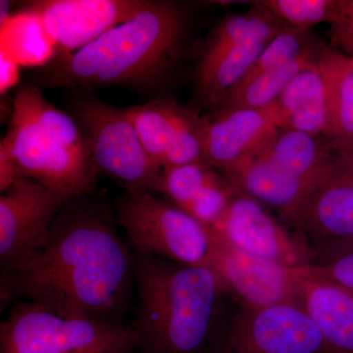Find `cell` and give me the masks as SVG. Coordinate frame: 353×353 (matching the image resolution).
I'll use <instances>...</instances> for the list:
<instances>
[{"label": "cell", "mask_w": 353, "mask_h": 353, "mask_svg": "<svg viewBox=\"0 0 353 353\" xmlns=\"http://www.w3.org/2000/svg\"><path fill=\"white\" fill-rule=\"evenodd\" d=\"M238 192L219 170L199 161L164 169L160 194L211 227Z\"/></svg>", "instance_id": "2e32d148"}, {"label": "cell", "mask_w": 353, "mask_h": 353, "mask_svg": "<svg viewBox=\"0 0 353 353\" xmlns=\"http://www.w3.org/2000/svg\"><path fill=\"white\" fill-rule=\"evenodd\" d=\"M85 196L67 202L43 250L1 273V305L20 297L59 314L125 324L134 288L132 252L108 209Z\"/></svg>", "instance_id": "6da1fadb"}, {"label": "cell", "mask_w": 353, "mask_h": 353, "mask_svg": "<svg viewBox=\"0 0 353 353\" xmlns=\"http://www.w3.org/2000/svg\"><path fill=\"white\" fill-rule=\"evenodd\" d=\"M161 169L203 161L208 116L169 99L122 108Z\"/></svg>", "instance_id": "8fae6325"}, {"label": "cell", "mask_w": 353, "mask_h": 353, "mask_svg": "<svg viewBox=\"0 0 353 353\" xmlns=\"http://www.w3.org/2000/svg\"><path fill=\"white\" fill-rule=\"evenodd\" d=\"M1 50L24 66H46L54 58V43L41 20L19 11L1 28Z\"/></svg>", "instance_id": "cb8c5ba5"}, {"label": "cell", "mask_w": 353, "mask_h": 353, "mask_svg": "<svg viewBox=\"0 0 353 353\" xmlns=\"http://www.w3.org/2000/svg\"><path fill=\"white\" fill-rule=\"evenodd\" d=\"M318 65L326 85L327 139L334 150H353V60L325 43Z\"/></svg>", "instance_id": "7402d4cb"}, {"label": "cell", "mask_w": 353, "mask_h": 353, "mask_svg": "<svg viewBox=\"0 0 353 353\" xmlns=\"http://www.w3.org/2000/svg\"><path fill=\"white\" fill-rule=\"evenodd\" d=\"M117 212L134 252L188 266H208L214 245L210 228L167 199L127 192L117 202Z\"/></svg>", "instance_id": "8992f818"}, {"label": "cell", "mask_w": 353, "mask_h": 353, "mask_svg": "<svg viewBox=\"0 0 353 353\" xmlns=\"http://www.w3.org/2000/svg\"><path fill=\"white\" fill-rule=\"evenodd\" d=\"M213 234V233H212ZM208 266L225 292L252 307L296 304L307 267L292 268L254 256L216 238Z\"/></svg>", "instance_id": "7c38bea8"}, {"label": "cell", "mask_w": 353, "mask_h": 353, "mask_svg": "<svg viewBox=\"0 0 353 353\" xmlns=\"http://www.w3.org/2000/svg\"><path fill=\"white\" fill-rule=\"evenodd\" d=\"M248 4L270 14L284 29L311 30L323 23L331 24L339 0H256Z\"/></svg>", "instance_id": "d4e9b609"}, {"label": "cell", "mask_w": 353, "mask_h": 353, "mask_svg": "<svg viewBox=\"0 0 353 353\" xmlns=\"http://www.w3.org/2000/svg\"><path fill=\"white\" fill-rule=\"evenodd\" d=\"M206 353H331L296 304L252 307L239 303L216 317Z\"/></svg>", "instance_id": "52a82bcc"}, {"label": "cell", "mask_w": 353, "mask_h": 353, "mask_svg": "<svg viewBox=\"0 0 353 353\" xmlns=\"http://www.w3.org/2000/svg\"><path fill=\"white\" fill-rule=\"evenodd\" d=\"M328 38L329 46L353 60V0H339Z\"/></svg>", "instance_id": "f1b7e54d"}, {"label": "cell", "mask_w": 353, "mask_h": 353, "mask_svg": "<svg viewBox=\"0 0 353 353\" xmlns=\"http://www.w3.org/2000/svg\"><path fill=\"white\" fill-rule=\"evenodd\" d=\"M176 4L148 1L132 19L72 53H57L39 73L48 88L153 90L170 73L185 36Z\"/></svg>", "instance_id": "7a4b0ae2"}, {"label": "cell", "mask_w": 353, "mask_h": 353, "mask_svg": "<svg viewBox=\"0 0 353 353\" xmlns=\"http://www.w3.org/2000/svg\"><path fill=\"white\" fill-rule=\"evenodd\" d=\"M250 19V10L223 18L209 34L196 71L208 68L225 51L232 48L245 34Z\"/></svg>", "instance_id": "4316f807"}, {"label": "cell", "mask_w": 353, "mask_h": 353, "mask_svg": "<svg viewBox=\"0 0 353 353\" xmlns=\"http://www.w3.org/2000/svg\"><path fill=\"white\" fill-rule=\"evenodd\" d=\"M132 325L66 316L30 301L13 306L0 324V353H134Z\"/></svg>", "instance_id": "5b68a950"}, {"label": "cell", "mask_w": 353, "mask_h": 353, "mask_svg": "<svg viewBox=\"0 0 353 353\" xmlns=\"http://www.w3.org/2000/svg\"><path fill=\"white\" fill-rule=\"evenodd\" d=\"M209 228L220 241L254 256L292 268L312 263L299 236L280 224L261 203L241 192Z\"/></svg>", "instance_id": "4fadbf2b"}, {"label": "cell", "mask_w": 353, "mask_h": 353, "mask_svg": "<svg viewBox=\"0 0 353 353\" xmlns=\"http://www.w3.org/2000/svg\"><path fill=\"white\" fill-rule=\"evenodd\" d=\"M139 353H206L225 290L209 266L132 250Z\"/></svg>", "instance_id": "3957f363"}, {"label": "cell", "mask_w": 353, "mask_h": 353, "mask_svg": "<svg viewBox=\"0 0 353 353\" xmlns=\"http://www.w3.org/2000/svg\"><path fill=\"white\" fill-rule=\"evenodd\" d=\"M296 305L312 320L331 353H353V294L306 271Z\"/></svg>", "instance_id": "d6986e66"}, {"label": "cell", "mask_w": 353, "mask_h": 353, "mask_svg": "<svg viewBox=\"0 0 353 353\" xmlns=\"http://www.w3.org/2000/svg\"><path fill=\"white\" fill-rule=\"evenodd\" d=\"M299 236L312 263L353 246V150H334L331 167L292 213L281 219Z\"/></svg>", "instance_id": "9c48e42d"}, {"label": "cell", "mask_w": 353, "mask_h": 353, "mask_svg": "<svg viewBox=\"0 0 353 353\" xmlns=\"http://www.w3.org/2000/svg\"><path fill=\"white\" fill-rule=\"evenodd\" d=\"M250 10V23L243 36L208 68L196 71L197 92L203 105L213 111L248 76L267 44L284 30L266 11L254 7Z\"/></svg>", "instance_id": "9a60e30c"}, {"label": "cell", "mask_w": 353, "mask_h": 353, "mask_svg": "<svg viewBox=\"0 0 353 353\" xmlns=\"http://www.w3.org/2000/svg\"><path fill=\"white\" fill-rule=\"evenodd\" d=\"M12 6V2L8 1V0H1L0 1V27H4L10 19L11 7Z\"/></svg>", "instance_id": "1f68e13d"}, {"label": "cell", "mask_w": 353, "mask_h": 353, "mask_svg": "<svg viewBox=\"0 0 353 353\" xmlns=\"http://www.w3.org/2000/svg\"><path fill=\"white\" fill-rule=\"evenodd\" d=\"M320 43L312 30L284 29L267 44L248 76L289 64Z\"/></svg>", "instance_id": "484cf974"}, {"label": "cell", "mask_w": 353, "mask_h": 353, "mask_svg": "<svg viewBox=\"0 0 353 353\" xmlns=\"http://www.w3.org/2000/svg\"><path fill=\"white\" fill-rule=\"evenodd\" d=\"M0 66H1L0 90H1V94H4L19 80V64L10 55L7 54L6 51L1 50Z\"/></svg>", "instance_id": "4dcf8cb0"}, {"label": "cell", "mask_w": 353, "mask_h": 353, "mask_svg": "<svg viewBox=\"0 0 353 353\" xmlns=\"http://www.w3.org/2000/svg\"><path fill=\"white\" fill-rule=\"evenodd\" d=\"M208 119L203 161L219 171L259 150L278 130L266 108L219 109Z\"/></svg>", "instance_id": "ac0fdd59"}, {"label": "cell", "mask_w": 353, "mask_h": 353, "mask_svg": "<svg viewBox=\"0 0 353 353\" xmlns=\"http://www.w3.org/2000/svg\"><path fill=\"white\" fill-rule=\"evenodd\" d=\"M20 176L10 148L6 141L1 139V143H0V190L1 192L10 189Z\"/></svg>", "instance_id": "f546056e"}, {"label": "cell", "mask_w": 353, "mask_h": 353, "mask_svg": "<svg viewBox=\"0 0 353 353\" xmlns=\"http://www.w3.org/2000/svg\"><path fill=\"white\" fill-rule=\"evenodd\" d=\"M2 139L10 148L21 176L71 197L94 192L97 168L87 134L36 85H26L16 94Z\"/></svg>", "instance_id": "277c9868"}, {"label": "cell", "mask_w": 353, "mask_h": 353, "mask_svg": "<svg viewBox=\"0 0 353 353\" xmlns=\"http://www.w3.org/2000/svg\"><path fill=\"white\" fill-rule=\"evenodd\" d=\"M220 172L241 194L277 211L281 219L292 213L316 187L290 175L260 148Z\"/></svg>", "instance_id": "e0dca14e"}, {"label": "cell", "mask_w": 353, "mask_h": 353, "mask_svg": "<svg viewBox=\"0 0 353 353\" xmlns=\"http://www.w3.org/2000/svg\"><path fill=\"white\" fill-rule=\"evenodd\" d=\"M134 353H139V352H134Z\"/></svg>", "instance_id": "d6a6232c"}, {"label": "cell", "mask_w": 353, "mask_h": 353, "mask_svg": "<svg viewBox=\"0 0 353 353\" xmlns=\"http://www.w3.org/2000/svg\"><path fill=\"white\" fill-rule=\"evenodd\" d=\"M266 109L278 129L296 130L327 138L326 85L318 58L297 74Z\"/></svg>", "instance_id": "ffe728a7"}, {"label": "cell", "mask_w": 353, "mask_h": 353, "mask_svg": "<svg viewBox=\"0 0 353 353\" xmlns=\"http://www.w3.org/2000/svg\"><path fill=\"white\" fill-rule=\"evenodd\" d=\"M148 0H41L20 11L41 20L59 53L80 50L116 26L132 19Z\"/></svg>", "instance_id": "5bb4252c"}, {"label": "cell", "mask_w": 353, "mask_h": 353, "mask_svg": "<svg viewBox=\"0 0 353 353\" xmlns=\"http://www.w3.org/2000/svg\"><path fill=\"white\" fill-rule=\"evenodd\" d=\"M73 197L20 176L0 196V265L10 272L43 250L58 214Z\"/></svg>", "instance_id": "30bf717a"}, {"label": "cell", "mask_w": 353, "mask_h": 353, "mask_svg": "<svg viewBox=\"0 0 353 353\" xmlns=\"http://www.w3.org/2000/svg\"><path fill=\"white\" fill-rule=\"evenodd\" d=\"M260 148L290 175L315 185L329 171L336 150L326 137L289 129H278Z\"/></svg>", "instance_id": "44dd1931"}, {"label": "cell", "mask_w": 353, "mask_h": 353, "mask_svg": "<svg viewBox=\"0 0 353 353\" xmlns=\"http://www.w3.org/2000/svg\"><path fill=\"white\" fill-rule=\"evenodd\" d=\"M324 44L320 43L284 66L246 77L228 94L226 99L216 110L268 108L297 74L317 59Z\"/></svg>", "instance_id": "603a6c76"}, {"label": "cell", "mask_w": 353, "mask_h": 353, "mask_svg": "<svg viewBox=\"0 0 353 353\" xmlns=\"http://www.w3.org/2000/svg\"><path fill=\"white\" fill-rule=\"evenodd\" d=\"M74 114L90 141L95 168L119 182L127 192L160 194L163 169L146 152L122 108L88 97L76 102Z\"/></svg>", "instance_id": "ba28073f"}, {"label": "cell", "mask_w": 353, "mask_h": 353, "mask_svg": "<svg viewBox=\"0 0 353 353\" xmlns=\"http://www.w3.org/2000/svg\"><path fill=\"white\" fill-rule=\"evenodd\" d=\"M316 277L324 279L353 294V246L309 265Z\"/></svg>", "instance_id": "83f0119b"}]
</instances>
